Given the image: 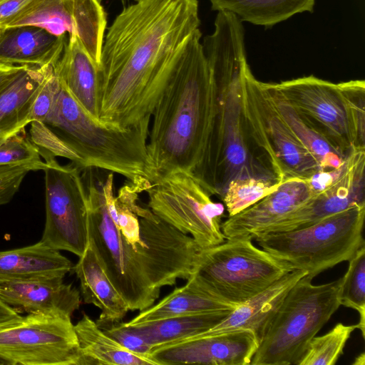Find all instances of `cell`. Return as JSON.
Segmentation results:
<instances>
[{
  "instance_id": "cell-1",
  "label": "cell",
  "mask_w": 365,
  "mask_h": 365,
  "mask_svg": "<svg viewBox=\"0 0 365 365\" xmlns=\"http://www.w3.org/2000/svg\"><path fill=\"white\" fill-rule=\"evenodd\" d=\"M87 198L88 245L130 311L152 306L160 290L195 272L200 248L138 203L147 179L126 182L114 195V174L81 171Z\"/></svg>"
},
{
  "instance_id": "cell-2",
  "label": "cell",
  "mask_w": 365,
  "mask_h": 365,
  "mask_svg": "<svg viewBox=\"0 0 365 365\" xmlns=\"http://www.w3.org/2000/svg\"><path fill=\"white\" fill-rule=\"evenodd\" d=\"M200 25L198 0H139L125 7L102 45L100 120L126 128L151 115L177 53Z\"/></svg>"
},
{
  "instance_id": "cell-3",
  "label": "cell",
  "mask_w": 365,
  "mask_h": 365,
  "mask_svg": "<svg viewBox=\"0 0 365 365\" xmlns=\"http://www.w3.org/2000/svg\"><path fill=\"white\" fill-rule=\"evenodd\" d=\"M197 29L176 54L151 114L148 178L177 170L194 173L209 148L217 116V86Z\"/></svg>"
},
{
  "instance_id": "cell-4",
  "label": "cell",
  "mask_w": 365,
  "mask_h": 365,
  "mask_svg": "<svg viewBox=\"0 0 365 365\" xmlns=\"http://www.w3.org/2000/svg\"><path fill=\"white\" fill-rule=\"evenodd\" d=\"M242 23L231 12L217 11L214 31L202 43L217 86V116L206 155L193 173L211 195L221 199L232 180L276 179L251 152L244 129L241 77L247 61Z\"/></svg>"
},
{
  "instance_id": "cell-5",
  "label": "cell",
  "mask_w": 365,
  "mask_h": 365,
  "mask_svg": "<svg viewBox=\"0 0 365 365\" xmlns=\"http://www.w3.org/2000/svg\"><path fill=\"white\" fill-rule=\"evenodd\" d=\"M150 120L148 115L126 128L107 125L91 116L61 82L56 100L43 123L78 153L83 169L117 173L135 182L148 180Z\"/></svg>"
},
{
  "instance_id": "cell-6",
  "label": "cell",
  "mask_w": 365,
  "mask_h": 365,
  "mask_svg": "<svg viewBox=\"0 0 365 365\" xmlns=\"http://www.w3.org/2000/svg\"><path fill=\"white\" fill-rule=\"evenodd\" d=\"M305 275L288 292L269 321L252 365H299L310 341L341 306V277L314 285Z\"/></svg>"
},
{
  "instance_id": "cell-7",
  "label": "cell",
  "mask_w": 365,
  "mask_h": 365,
  "mask_svg": "<svg viewBox=\"0 0 365 365\" xmlns=\"http://www.w3.org/2000/svg\"><path fill=\"white\" fill-rule=\"evenodd\" d=\"M365 205H355L303 229L255 237L259 245L314 278L323 271L349 261L365 245L363 228Z\"/></svg>"
},
{
  "instance_id": "cell-8",
  "label": "cell",
  "mask_w": 365,
  "mask_h": 365,
  "mask_svg": "<svg viewBox=\"0 0 365 365\" xmlns=\"http://www.w3.org/2000/svg\"><path fill=\"white\" fill-rule=\"evenodd\" d=\"M240 101L247 140L263 152L280 184L293 178L307 180L324 170L282 119L248 63L242 73Z\"/></svg>"
},
{
  "instance_id": "cell-9",
  "label": "cell",
  "mask_w": 365,
  "mask_h": 365,
  "mask_svg": "<svg viewBox=\"0 0 365 365\" xmlns=\"http://www.w3.org/2000/svg\"><path fill=\"white\" fill-rule=\"evenodd\" d=\"M252 240L249 236L230 238L199 252L194 273L225 302L240 304L294 271L257 248Z\"/></svg>"
},
{
  "instance_id": "cell-10",
  "label": "cell",
  "mask_w": 365,
  "mask_h": 365,
  "mask_svg": "<svg viewBox=\"0 0 365 365\" xmlns=\"http://www.w3.org/2000/svg\"><path fill=\"white\" fill-rule=\"evenodd\" d=\"M148 207L159 218L190 235L200 249L225 241L221 230L225 205L215 202L192 172H172L145 191Z\"/></svg>"
},
{
  "instance_id": "cell-11",
  "label": "cell",
  "mask_w": 365,
  "mask_h": 365,
  "mask_svg": "<svg viewBox=\"0 0 365 365\" xmlns=\"http://www.w3.org/2000/svg\"><path fill=\"white\" fill-rule=\"evenodd\" d=\"M273 84L301 118L341 154L365 148V135L339 83L311 75Z\"/></svg>"
},
{
  "instance_id": "cell-12",
  "label": "cell",
  "mask_w": 365,
  "mask_h": 365,
  "mask_svg": "<svg viewBox=\"0 0 365 365\" xmlns=\"http://www.w3.org/2000/svg\"><path fill=\"white\" fill-rule=\"evenodd\" d=\"M46 167V221L41 241L56 250L78 257L88 244L87 198L80 167L73 163L63 165L55 157L42 154Z\"/></svg>"
},
{
  "instance_id": "cell-13",
  "label": "cell",
  "mask_w": 365,
  "mask_h": 365,
  "mask_svg": "<svg viewBox=\"0 0 365 365\" xmlns=\"http://www.w3.org/2000/svg\"><path fill=\"white\" fill-rule=\"evenodd\" d=\"M0 356L12 365H78V346L71 317L28 314L0 329Z\"/></svg>"
},
{
  "instance_id": "cell-14",
  "label": "cell",
  "mask_w": 365,
  "mask_h": 365,
  "mask_svg": "<svg viewBox=\"0 0 365 365\" xmlns=\"http://www.w3.org/2000/svg\"><path fill=\"white\" fill-rule=\"evenodd\" d=\"M106 24L99 0H34L5 28L33 26L56 36L73 34L99 66Z\"/></svg>"
},
{
  "instance_id": "cell-15",
  "label": "cell",
  "mask_w": 365,
  "mask_h": 365,
  "mask_svg": "<svg viewBox=\"0 0 365 365\" xmlns=\"http://www.w3.org/2000/svg\"><path fill=\"white\" fill-rule=\"evenodd\" d=\"M364 170L365 149H351L336 175L323 190L263 229L257 236L303 229L355 205H365Z\"/></svg>"
},
{
  "instance_id": "cell-16",
  "label": "cell",
  "mask_w": 365,
  "mask_h": 365,
  "mask_svg": "<svg viewBox=\"0 0 365 365\" xmlns=\"http://www.w3.org/2000/svg\"><path fill=\"white\" fill-rule=\"evenodd\" d=\"M258 346L255 333L243 329L160 346L150 355L158 365H249Z\"/></svg>"
},
{
  "instance_id": "cell-17",
  "label": "cell",
  "mask_w": 365,
  "mask_h": 365,
  "mask_svg": "<svg viewBox=\"0 0 365 365\" xmlns=\"http://www.w3.org/2000/svg\"><path fill=\"white\" fill-rule=\"evenodd\" d=\"M316 194L309 181L293 178L221 223L225 239L249 236L254 239L263 229L306 202Z\"/></svg>"
},
{
  "instance_id": "cell-18",
  "label": "cell",
  "mask_w": 365,
  "mask_h": 365,
  "mask_svg": "<svg viewBox=\"0 0 365 365\" xmlns=\"http://www.w3.org/2000/svg\"><path fill=\"white\" fill-rule=\"evenodd\" d=\"M0 300L29 314L71 317L79 308L81 297L63 277H50L1 282Z\"/></svg>"
},
{
  "instance_id": "cell-19",
  "label": "cell",
  "mask_w": 365,
  "mask_h": 365,
  "mask_svg": "<svg viewBox=\"0 0 365 365\" xmlns=\"http://www.w3.org/2000/svg\"><path fill=\"white\" fill-rule=\"evenodd\" d=\"M307 274V272L304 270H294L287 273L261 292L238 305L212 328L177 342L243 329L254 331L259 342L267 324L286 294L302 277Z\"/></svg>"
},
{
  "instance_id": "cell-20",
  "label": "cell",
  "mask_w": 365,
  "mask_h": 365,
  "mask_svg": "<svg viewBox=\"0 0 365 365\" xmlns=\"http://www.w3.org/2000/svg\"><path fill=\"white\" fill-rule=\"evenodd\" d=\"M67 37V34L56 36L33 26L1 29L0 65L55 66L61 56Z\"/></svg>"
},
{
  "instance_id": "cell-21",
  "label": "cell",
  "mask_w": 365,
  "mask_h": 365,
  "mask_svg": "<svg viewBox=\"0 0 365 365\" xmlns=\"http://www.w3.org/2000/svg\"><path fill=\"white\" fill-rule=\"evenodd\" d=\"M54 70L75 100L91 116L100 120L98 66L75 34L68 35Z\"/></svg>"
},
{
  "instance_id": "cell-22",
  "label": "cell",
  "mask_w": 365,
  "mask_h": 365,
  "mask_svg": "<svg viewBox=\"0 0 365 365\" xmlns=\"http://www.w3.org/2000/svg\"><path fill=\"white\" fill-rule=\"evenodd\" d=\"M238 305L219 299L194 273L184 286L175 288L156 304L140 311L125 323L133 326L180 315L232 310Z\"/></svg>"
},
{
  "instance_id": "cell-23",
  "label": "cell",
  "mask_w": 365,
  "mask_h": 365,
  "mask_svg": "<svg viewBox=\"0 0 365 365\" xmlns=\"http://www.w3.org/2000/svg\"><path fill=\"white\" fill-rule=\"evenodd\" d=\"M80 282L81 293L86 304L101 310L97 324L120 321L129 310L123 297L113 284L90 245L73 267Z\"/></svg>"
},
{
  "instance_id": "cell-24",
  "label": "cell",
  "mask_w": 365,
  "mask_h": 365,
  "mask_svg": "<svg viewBox=\"0 0 365 365\" xmlns=\"http://www.w3.org/2000/svg\"><path fill=\"white\" fill-rule=\"evenodd\" d=\"M72 268V263L68 258L41 241L18 249L0 251V283L64 278Z\"/></svg>"
},
{
  "instance_id": "cell-25",
  "label": "cell",
  "mask_w": 365,
  "mask_h": 365,
  "mask_svg": "<svg viewBox=\"0 0 365 365\" xmlns=\"http://www.w3.org/2000/svg\"><path fill=\"white\" fill-rule=\"evenodd\" d=\"M49 66H22L0 90V140L30 124L31 107Z\"/></svg>"
},
{
  "instance_id": "cell-26",
  "label": "cell",
  "mask_w": 365,
  "mask_h": 365,
  "mask_svg": "<svg viewBox=\"0 0 365 365\" xmlns=\"http://www.w3.org/2000/svg\"><path fill=\"white\" fill-rule=\"evenodd\" d=\"M78 346V365H158L150 355L131 352L83 314L74 325Z\"/></svg>"
},
{
  "instance_id": "cell-27",
  "label": "cell",
  "mask_w": 365,
  "mask_h": 365,
  "mask_svg": "<svg viewBox=\"0 0 365 365\" xmlns=\"http://www.w3.org/2000/svg\"><path fill=\"white\" fill-rule=\"evenodd\" d=\"M213 11H229L242 22L272 27L294 15L312 13L315 0H210Z\"/></svg>"
},
{
  "instance_id": "cell-28",
  "label": "cell",
  "mask_w": 365,
  "mask_h": 365,
  "mask_svg": "<svg viewBox=\"0 0 365 365\" xmlns=\"http://www.w3.org/2000/svg\"><path fill=\"white\" fill-rule=\"evenodd\" d=\"M263 86L278 113L298 140L309 150L324 170L339 168L344 155L305 123L273 83Z\"/></svg>"
},
{
  "instance_id": "cell-29",
  "label": "cell",
  "mask_w": 365,
  "mask_h": 365,
  "mask_svg": "<svg viewBox=\"0 0 365 365\" xmlns=\"http://www.w3.org/2000/svg\"><path fill=\"white\" fill-rule=\"evenodd\" d=\"M232 310L180 315L130 327L143 334L153 349L204 332L220 323Z\"/></svg>"
},
{
  "instance_id": "cell-30",
  "label": "cell",
  "mask_w": 365,
  "mask_h": 365,
  "mask_svg": "<svg viewBox=\"0 0 365 365\" xmlns=\"http://www.w3.org/2000/svg\"><path fill=\"white\" fill-rule=\"evenodd\" d=\"M277 179L241 178L230 181L222 198L229 216L234 215L276 190Z\"/></svg>"
},
{
  "instance_id": "cell-31",
  "label": "cell",
  "mask_w": 365,
  "mask_h": 365,
  "mask_svg": "<svg viewBox=\"0 0 365 365\" xmlns=\"http://www.w3.org/2000/svg\"><path fill=\"white\" fill-rule=\"evenodd\" d=\"M356 324H336L329 331L314 336L309 342L299 365H334L343 354L344 346Z\"/></svg>"
},
{
  "instance_id": "cell-32",
  "label": "cell",
  "mask_w": 365,
  "mask_h": 365,
  "mask_svg": "<svg viewBox=\"0 0 365 365\" xmlns=\"http://www.w3.org/2000/svg\"><path fill=\"white\" fill-rule=\"evenodd\" d=\"M349 267L343 276L340 303L359 314L357 329L364 338L365 327V245L361 246L349 261Z\"/></svg>"
},
{
  "instance_id": "cell-33",
  "label": "cell",
  "mask_w": 365,
  "mask_h": 365,
  "mask_svg": "<svg viewBox=\"0 0 365 365\" xmlns=\"http://www.w3.org/2000/svg\"><path fill=\"white\" fill-rule=\"evenodd\" d=\"M41 156L25 130L0 140V166L29 164L43 170L46 164Z\"/></svg>"
},
{
  "instance_id": "cell-34",
  "label": "cell",
  "mask_w": 365,
  "mask_h": 365,
  "mask_svg": "<svg viewBox=\"0 0 365 365\" xmlns=\"http://www.w3.org/2000/svg\"><path fill=\"white\" fill-rule=\"evenodd\" d=\"M61 81L57 76L54 66L48 68L33 103L29 115V123H43L48 115L58 96Z\"/></svg>"
},
{
  "instance_id": "cell-35",
  "label": "cell",
  "mask_w": 365,
  "mask_h": 365,
  "mask_svg": "<svg viewBox=\"0 0 365 365\" xmlns=\"http://www.w3.org/2000/svg\"><path fill=\"white\" fill-rule=\"evenodd\" d=\"M97 324V323H96ZM109 336L127 350L143 355H150L153 346L150 341L132 327L120 321L98 324Z\"/></svg>"
},
{
  "instance_id": "cell-36",
  "label": "cell",
  "mask_w": 365,
  "mask_h": 365,
  "mask_svg": "<svg viewBox=\"0 0 365 365\" xmlns=\"http://www.w3.org/2000/svg\"><path fill=\"white\" fill-rule=\"evenodd\" d=\"M35 170H39L29 164L0 166V205L9 202L18 192L26 175Z\"/></svg>"
},
{
  "instance_id": "cell-37",
  "label": "cell",
  "mask_w": 365,
  "mask_h": 365,
  "mask_svg": "<svg viewBox=\"0 0 365 365\" xmlns=\"http://www.w3.org/2000/svg\"><path fill=\"white\" fill-rule=\"evenodd\" d=\"M34 0H0V29H4Z\"/></svg>"
},
{
  "instance_id": "cell-38",
  "label": "cell",
  "mask_w": 365,
  "mask_h": 365,
  "mask_svg": "<svg viewBox=\"0 0 365 365\" xmlns=\"http://www.w3.org/2000/svg\"><path fill=\"white\" fill-rule=\"evenodd\" d=\"M24 317L0 300V329L21 323Z\"/></svg>"
},
{
  "instance_id": "cell-39",
  "label": "cell",
  "mask_w": 365,
  "mask_h": 365,
  "mask_svg": "<svg viewBox=\"0 0 365 365\" xmlns=\"http://www.w3.org/2000/svg\"><path fill=\"white\" fill-rule=\"evenodd\" d=\"M22 66H6L0 68V90L13 78Z\"/></svg>"
},
{
  "instance_id": "cell-40",
  "label": "cell",
  "mask_w": 365,
  "mask_h": 365,
  "mask_svg": "<svg viewBox=\"0 0 365 365\" xmlns=\"http://www.w3.org/2000/svg\"><path fill=\"white\" fill-rule=\"evenodd\" d=\"M365 364V354L362 352L359 354L356 359L355 361L352 363L353 365H364Z\"/></svg>"
},
{
  "instance_id": "cell-41",
  "label": "cell",
  "mask_w": 365,
  "mask_h": 365,
  "mask_svg": "<svg viewBox=\"0 0 365 365\" xmlns=\"http://www.w3.org/2000/svg\"><path fill=\"white\" fill-rule=\"evenodd\" d=\"M0 365H12L11 363L5 358L0 356Z\"/></svg>"
},
{
  "instance_id": "cell-42",
  "label": "cell",
  "mask_w": 365,
  "mask_h": 365,
  "mask_svg": "<svg viewBox=\"0 0 365 365\" xmlns=\"http://www.w3.org/2000/svg\"><path fill=\"white\" fill-rule=\"evenodd\" d=\"M139 1V0H135V1Z\"/></svg>"
},
{
  "instance_id": "cell-43",
  "label": "cell",
  "mask_w": 365,
  "mask_h": 365,
  "mask_svg": "<svg viewBox=\"0 0 365 365\" xmlns=\"http://www.w3.org/2000/svg\"></svg>"
}]
</instances>
